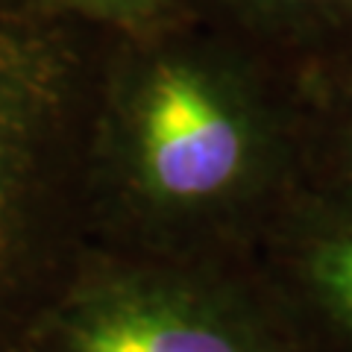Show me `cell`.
<instances>
[{
	"instance_id": "1",
	"label": "cell",
	"mask_w": 352,
	"mask_h": 352,
	"mask_svg": "<svg viewBox=\"0 0 352 352\" xmlns=\"http://www.w3.org/2000/svg\"><path fill=\"white\" fill-rule=\"evenodd\" d=\"M258 144L241 88L191 56L156 59L129 94V170L153 203L191 208L223 200L250 176Z\"/></svg>"
},
{
	"instance_id": "6",
	"label": "cell",
	"mask_w": 352,
	"mask_h": 352,
	"mask_svg": "<svg viewBox=\"0 0 352 352\" xmlns=\"http://www.w3.org/2000/svg\"><path fill=\"white\" fill-rule=\"evenodd\" d=\"M273 12L296 15V18H340L352 15V0H258Z\"/></svg>"
},
{
	"instance_id": "7",
	"label": "cell",
	"mask_w": 352,
	"mask_h": 352,
	"mask_svg": "<svg viewBox=\"0 0 352 352\" xmlns=\"http://www.w3.org/2000/svg\"><path fill=\"white\" fill-rule=\"evenodd\" d=\"M349 156H352V138H349Z\"/></svg>"
},
{
	"instance_id": "5",
	"label": "cell",
	"mask_w": 352,
	"mask_h": 352,
	"mask_svg": "<svg viewBox=\"0 0 352 352\" xmlns=\"http://www.w3.org/2000/svg\"><path fill=\"white\" fill-rule=\"evenodd\" d=\"M59 3L82 9L103 21H118V24H147L168 6V0H59Z\"/></svg>"
},
{
	"instance_id": "4",
	"label": "cell",
	"mask_w": 352,
	"mask_h": 352,
	"mask_svg": "<svg viewBox=\"0 0 352 352\" xmlns=\"http://www.w3.org/2000/svg\"><path fill=\"white\" fill-rule=\"evenodd\" d=\"M308 270L323 305L352 332V220L332 229L314 247Z\"/></svg>"
},
{
	"instance_id": "2",
	"label": "cell",
	"mask_w": 352,
	"mask_h": 352,
	"mask_svg": "<svg viewBox=\"0 0 352 352\" xmlns=\"http://www.w3.org/2000/svg\"><path fill=\"white\" fill-rule=\"evenodd\" d=\"M71 352H261L208 308L153 288H120L80 308Z\"/></svg>"
},
{
	"instance_id": "3",
	"label": "cell",
	"mask_w": 352,
	"mask_h": 352,
	"mask_svg": "<svg viewBox=\"0 0 352 352\" xmlns=\"http://www.w3.org/2000/svg\"><path fill=\"white\" fill-rule=\"evenodd\" d=\"M38 71L12 41L0 38V223L12 206L38 126Z\"/></svg>"
}]
</instances>
